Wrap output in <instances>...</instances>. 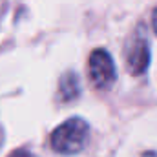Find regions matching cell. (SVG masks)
<instances>
[{"mask_svg":"<svg viewBox=\"0 0 157 157\" xmlns=\"http://www.w3.org/2000/svg\"><path fill=\"white\" fill-rule=\"evenodd\" d=\"M88 135H90L88 122L78 117H71L53 130L49 143L55 152L71 155V154H78L86 146Z\"/></svg>","mask_w":157,"mask_h":157,"instance_id":"obj_1","label":"cell"},{"mask_svg":"<svg viewBox=\"0 0 157 157\" xmlns=\"http://www.w3.org/2000/svg\"><path fill=\"white\" fill-rule=\"evenodd\" d=\"M150 64V46L143 26L135 29L126 46V68L132 75H141Z\"/></svg>","mask_w":157,"mask_h":157,"instance_id":"obj_2","label":"cell"},{"mask_svg":"<svg viewBox=\"0 0 157 157\" xmlns=\"http://www.w3.org/2000/svg\"><path fill=\"white\" fill-rule=\"evenodd\" d=\"M88 75L95 88H108L115 80V64L106 49H95L90 55Z\"/></svg>","mask_w":157,"mask_h":157,"instance_id":"obj_3","label":"cell"},{"mask_svg":"<svg viewBox=\"0 0 157 157\" xmlns=\"http://www.w3.org/2000/svg\"><path fill=\"white\" fill-rule=\"evenodd\" d=\"M78 93H80V82H78L77 73L66 71L59 80V99L64 101V102H70Z\"/></svg>","mask_w":157,"mask_h":157,"instance_id":"obj_4","label":"cell"},{"mask_svg":"<svg viewBox=\"0 0 157 157\" xmlns=\"http://www.w3.org/2000/svg\"><path fill=\"white\" fill-rule=\"evenodd\" d=\"M7 157H35V155L29 154L28 150H15V152H11Z\"/></svg>","mask_w":157,"mask_h":157,"instance_id":"obj_5","label":"cell"},{"mask_svg":"<svg viewBox=\"0 0 157 157\" xmlns=\"http://www.w3.org/2000/svg\"><path fill=\"white\" fill-rule=\"evenodd\" d=\"M152 28H154V31H155V35H157V7L152 13Z\"/></svg>","mask_w":157,"mask_h":157,"instance_id":"obj_6","label":"cell"},{"mask_svg":"<svg viewBox=\"0 0 157 157\" xmlns=\"http://www.w3.org/2000/svg\"><path fill=\"white\" fill-rule=\"evenodd\" d=\"M143 157H157V154H155V152H146Z\"/></svg>","mask_w":157,"mask_h":157,"instance_id":"obj_7","label":"cell"}]
</instances>
